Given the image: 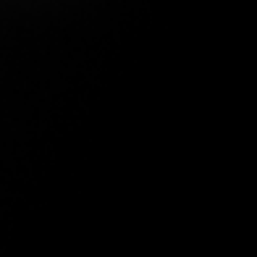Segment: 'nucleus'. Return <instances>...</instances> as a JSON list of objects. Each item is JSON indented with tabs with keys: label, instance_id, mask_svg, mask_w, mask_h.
Here are the masks:
<instances>
[]
</instances>
